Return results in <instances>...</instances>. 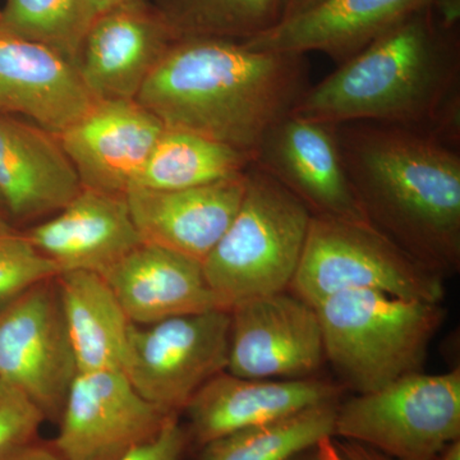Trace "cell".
Segmentation results:
<instances>
[{
    "label": "cell",
    "mask_w": 460,
    "mask_h": 460,
    "mask_svg": "<svg viewBox=\"0 0 460 460\" xmlns=\"http://www.w3.org/2000/svg\"><path fill=\"white\" fill-rule=\"evenodd\" d=\"M95 102L71 59L40 42L0 33V114L59 135Z\"/></svg>",
    "instance_id": "17"
},
{
    "label": "cell",
    "mask_w": 460,
    "mask_h": 460,
    "mask_svg": "<svg viewBox=\"0 0 460 460\" xmlns=\"http://www.w3.org/2000/svg\"><path fill=\"white\" fill-rule=\"evenodd\" d=\"M140 2V0H84L83 4V29L84 35L86 30L89 29L91 23L113 11L115 8L123 7V5L131 4V3ZM84 39V38H83Z\"/></svg>",
    "instance_id": "32"
},
{
    "label": "cell",
    "mask_w": 460,
    "mask_h": 460,
    "mask_svg": "<svg viewBox=\"0 0 460 460\" xmlns=\"http://www.w3.org/2000/svg\"><path fill=\"white\" fill-rule=\"evenodd\" d=\"M164 129L137 100H96L57 136L84 189L126 195Z\"/></svg>",
    "instance_id": "14"
},
{
    "label": "cell",
    "mask_w": 460,
    "mask_h": 460,
    "mask_svg": "<svg viewBox=\"0 0 460 460\" xmlns=\"http://www.w3.org/2000/svg\"><path fill=\"white\" fill-rule=\"evenodd\" d=\"M44 422L41 411L27 396L0 380V453L36 440Z\"/></svg>",
    "instance_id": "28"
},
{
    "label": "cell",
    "mask_w": 460,
    "mask_h": 460,
    "mask_svg": "<svg viewBox=\"0 0 460 460\" xmlns=\"http://www.w3.org/2000/svg\"><path fill=\"white\" fill-rule=\"evenodd\" d=\"M84 0H5L0 33L40 42L77 66L84 38Z\"/></svg>",
    "instance_id": "26"
},
{
    "label": "cell",
    "mask_w": 460,
    "mask_h": 460,
    "mask_svg": "<svg viewBox=\"0 0 460 460\" xmlns=\"http://www.w3.org/2000/svg\"><path fill=\"white\" fill-rule=\"evenodd\" d=\"M172 417L142 398L122 371L77 372L51 444L63 460H119Z\"/></svg>",
    "instance_id": "10"
},
{
    "label": "cell",
    "mask_w": 460,
    "mask_h": 460,
    "mask_svg": "<svg viewBox=\"0 0 460 460\" xmlns=\"http://www.w3.org/2000/svg\"><path fill=\"white\" fill-rule=\"evenodd\" d=\"M335 445H337L339 456L341 460H396L372 449V447L353 443V441L335 440Z\"/></svg>",
    "instance_id": "33"
},
{
    "label": "cell",
    "mask_w": 460,
    "mask_h": 460,
    "mask_svg": "<svg viewBox=\"0 0 460 460\" xmlns=\"http://www.w3.org/2000/svg\"><path fill=\"white\" fill-rule=\"evenodd\" d=\"M323 0H284V12L281 20L302 13V12L314 7V5L319 4Z\"/></svg>",
    "instance_id": "35"
},
{
    "label": "cell",
    "mask_w": 460,
    "mask_h": 460,
    "mask_svg": "<svg viewBox=\"0 0 460 460\" xmlns=\"http://www.w3.org/2000/svg\"><path fill=\"white\" fill-rule=\"evenodd\" d=\"M432 0H323L314 7L281 20L268 31L242 41L275 53H323L339 65L365 49Z\"/></svg>",
    "instance_id": "19"
},
{
    "label": "cell",
    "mask_w": 460,
    "mask_h": 460,
    "mask_svg": "<svg viewBox=\"0 0 460 460\" xmlns=\"http://www.w3.org/2000/svg\"><path fill=\"white\" fill-rule=\"evenodd\" d=\"M229 311L214 308L129 330L122 372L142 398L171 416L226 371Z\"/></svg>",
    "instance_id": "8"
},
{
    "label": "cell",
    "mask_w": 460,
    "mask_h": 460,
    "mask_svg": "<svg viewBox=\"0 0 460 460\" xmlns=\"http://www.w3.org/2000/svg\"><path fill=\"white\" fill-rule=\"evenodd\" d=\"M14 232V229L12 228L11 224L8 223V220L5 219L4 215L0 211V234H5V233Z\"/></svg>",
    "instance_id": "37"
},
{
    "label": "cell",
    "mask_w": 460,
    "mask_h": 460,
    "mask_svg": "<svg viewBox=\"0 0 460 460\" xmlns=\"http://www.w3.org/2000/svg\"><path fill=\"white\" fill-rule=\"evenodd\" d=\"M339 151L372 226L445 278L460 268V154L389 124L335 126Z\"/></svg>",
    "instance_id": "2"
},
{
    "label": "cell",
    "mask_w": 460,
    "mask_h": 460,
    "mask_svg": "<svg viewBox=\"0 0 460 460\" xmlns=\"http://www.w3.org/2000/svg\"><path fill=\"white\" fill-rule=\"evenodd\" d=\"M56 278L0 310V380L27 396L45 420L58 423L78 371Z\"/></svg>",
    "instance_id": "9"
},
{
    "label": "cell",
    "mask_w": 460,
    "mask_h": 460,
    "mask_svg": "<svg viewBox=\"0 0 460 460\" xmlns=\"http://www.w3.org/2000/svg\"><path fill=\"white\" fill-rule=\"evenodd\" d=\"M156 4L140 0L96 18L84 32L77 69L95 100H136L177 41Z\"/></svg>",
    "instance_id": "13"
},
{
    "label": "cell",
    "mask_w": 460,
    "mask_h": 460,
    "mask_svg": "<svg viewBox=\"0 0 460 460\" xmlns=\"http://www.w3.org/2000/svg\"><path fill=\"white\" fill-rule=\"evenodd\" d=\"M289 460H341L339 456L335 438H328L323 443L308 447Z\"/></svg>",
    "instance_id": "34"
},
{
    "label": "cell",
    "mask_w": 460,
    "mask_h": 460,
    "mask_svg": "<svg viewBox=\"0 0 460 460\" xmlns=\"http://www.w3.org/2000/svg\"><path fill=\"white\" fill-rule=\"evenodd\" d=\"M25 235L60 272L104 274L142 243L126 195L84 187L62 210Z\"/></svg>",
    "instance_id": "18"
},
{
    "label": "cell",
    "mask_w": 460,
    "mask_h": 460,
    "mask_svg": "<svg viewBox=\"0 0 460 460\" xmlns=\"http://www.w3.org/2000/svg\"><path fill=\"white\" fill-rule=\"evenodd\" d=\"M186 426H181L180 417H172L162 431L138 445L119 460H184L190 447Z\"/></svg>",
    "instance_id": "29"
},
{
    "label": "cell",
    "mask_w": 460,
    "mask_h": 460,
    "mask_svg": "<svg viewBox=\"0 0 460 460\" xmlns=\"http://www.w3.org/2000/svg\"><path fill=\"white\" fill-rule=\"evenodd\" d=\"M341 385L320 378L261 380L224 371L208 381L183 411L190 444L201 447L238 429L341 402Z\"/></svg>",
    "instance_id": "15"
},
{
    "label": "cell",
    "mask_w": 460,
    "mask_h": 460,
    "mask_svg": "<svg viewBox=\"0 0 460 460\" xmlns=\"http://www.w3.org/2000/svg\"><path fill=\"white\" fill-rule=\"evenodd\" d=\"M311 214L255 164L234 219L202 261L220 310L289 289L304 252Z\"/></svg>",
    "instance_id": "5"
},
{
    "label": "cell",
    "mask_w": 460,
    "mask_h": 460,
    "mask_svg": "<svg viewBox=\"0 0 460 460\" xmlns=\"http://www.w3.org/2000/svg\"><path fill=\"white\" fill-rule=\"evenodd\" d=\"M156 5L178 40H250L279 23L284 12V0H159Z\"/></svg>",
    "instance_id": "25"
},
{
    "label": "cell",
    "mask_w": 460,
    "mask_h": 460,
    "mask_svg": "<svg viewBox=\"0 0 460 460\" xmlns=\"http://www.w3.org/2000/svg\"><path fill=\"white\" fill-rule=\"evenodd\" d=\"M230 313L226 372L261 380L314 377L325 359L316 307L290 290L257 296Z\"/></svg>",
    "instance_id": "11"
},
{
    "label": "cell",
    "mask_w": 460,
    "mask_h": 460,
    "mask_svg": "<svg viewBox=\"0 0 460 460\" xmlns=\"http://www.w3.org/2000/svg\"><path fill=\"white\" fill-rule=\"evenodd\" d=\"M60 274L25 234L16 230L0 234V310L42 281Z\"/></svg>",
    "instance_id": "27"
},
{
    "label": "cell",
    "mask_w": 460,
    "mask_h": 460,
    "mask_svg": "<svg viewBox=\"0 0 460 460\" xmlns=\"http://www.w3.org/2000/svg\"><path fill=\"white\" fill-rule=\"evenodd\" d=\"M246 181L247 172L193 189L132 187L126 199L142 243L166 248L202 263L234 219Z\"/></svg>",
    "instance_id": "16"
},
{
    "label": "cell",
    "mask_w": 460,
    "mask_h": 460,
    "mask_svg": "<svg viewBox=\"0 0 460 460\" xmlns=\"http://www.w3.org/2000/svg\"><path fill=\"white\" fill-rule=\"evenodd\" d=\"M253 164L298 199L311 217L370 223L345 172L335 126L288 115L266 133Z\"/></svg>",
    "instance_id": "12"
},
{
    "label": "cell",
    "mask_w": 460,
    "mask_h": 460,
    "mask_svg": "<svg viewBox=\"0 0 460 460\" xmlns=\"http://www.w3.org/2000/svg\"><path fill=\"white\" fill-rule=\"evenodd\" d=\"M83 190L56 133L0 114V199L21 222L57 214Z\"/></svg>",
    "instance_id": "20"
},
{
    "label": "cell",
    "mask_w": 460,
    "mask_h": 460,
    "mask_svg": "<svg viewBox=\"0 0 460 460\" xmlns=\"http://www.w3.org/2000/svg\"><path fill=\"white\" fill-rule=\"evenodd\" d=\"M325 359L356 394L376 392L422 372L445 320L441 304L353 290L316 305Z\"/></svg>",
    "instance_id": "4"
},
{
    "label": "cell",
    "mask_w": 460,
    "mask_h": 460,
    "mask_svg": "<svg viewBox=\"0 0 460 460\" xmlns=\"http://www.w3.org/2000/svg\"><path fill=\"white\" fill-rule=\"evenodd\" d=\"M459 113L458 38L438 25L431 4L311 84L292 111L332 126L371 122L417 129L436 140Z\"/></svg>",
    "instance_id": "3"
},
{
    "label": "cell",
    "mask_w": 460,
    "mask_h": 460,
    "mask_svg": "<svg viewBox=\"0 0 460 460\" xmlns=\"http://www.w3.org/2000/svg\"><path fill=\"white\" fill-rule=\"evenodd\" d=\"M436 460H460V438L447 445Z\"/></svg>",
    "instance_id": "36"
},
{
    "label": "cell",
    "mask_w": 460,
    "mask_h": 460,
    "mask_svg": "<svg viewBox=\"0 0 460 460\" xmlns=\"http://www.w3.org/2000/svg\"><path fill=\"white\" fill-rule=\"evenodd\" d=\"M253 162L252 155L228 145L165 128L132 187L175 190L208 186L246 174Z\"/></svg>",
    "instance_id": "23"
},
{
    "label": "cell",
    "mask_w": 460,
    "mask_h": 460,
    "mask_svg": "<svg viewBox=\"0 0 460 460\" xmlns=\"http://www.w3.org/2000/svg\"><path fill=\"white\" fill-rule=\"evenodd\" d=\"M334 438L396 460H436L460 438V370L423 372L338 404Z\"/></svg>",
    "instance_id": "7"
},
{
    "label": "cell",
    "mask_w": 460,
    "mask_h": 460,
    "mask_svg": "<svg viewBox=\"0 0 460 460\" xmlns=\"http://www.w3.org/2000/svg\"><path fill=\"white\" fill-rule=\"evenodd\" d=\"M310 83L305 56L217 38L180 39L137 100L165 128L204 136L250 154L295 111Z\"/></svg>",
    "instance_id": "1"
},
{
    "label": "cell",
    "mask_w": 460,
    "mask_h": 460,
    "mask_svg": "<svg viewBox=\"0 0 460 460\" xmlns=\"http://www.w3.org/2000/svg\"><path fill=\"white\" fill-rule=\"evenodd\" d=\"M314 307L329 296L377 290L441 304L444 277L429 270L370 223L311 217L289 289Z\"/></svg>",
    "instance_id": "6"
},
{
    "label": "cell",
    "mask_w": 460,
    "mask_h": 460,
    "mask_svg": "<svg viewBox=\"0 0 460 460\" xmlns=\"http://www.w3.org/2000/svg\"><path fill=\"white\" fill-rule=\"evenodd\" d=\"M339 402L317 405L215 438L199 447L196 460H289L334 438Z\"/></svg>",
    "instance_id": "24"
},
{
    "label": "cell",
    "mask_w": 460,
    "mask_h": 460,
    "mask_svg": "<svg viewBox=\"0 0 460 460\" xmlns=\"http://www.w3.org/2000/svg\"><path fill=\"white\" fill-rule=\"evenodd\" d=\"M0 460H63L54 449L53 444L36 440L17 445L0 453Z\"/></svg>",
    "instance_id": "30"
},
{
    "label": "cell",
    "mask_w": 460,
    "mask_h": 460,
    "mask_svg": "<svg viewBox=\"0 0 460 460\" xmlns=\"http://www.w3.org/2000/svg\"><path fill=\"white\" fill-rule=\"evenodd\" d=\"M102 277L135 325L217 308L201 262L154 244L133 248Z\"/></svg>",
    "instance_id": "21"
},
{
    "label": "cell",
    "mask_w": 460,
    "mask_h": 460,
    "mask_svg": "<svg viewBox=\"0 0 460 460\" xmlns=\"http://www.w3.org/2000/svg\"><path fill=\"white\" fill-rule=\"evenodd\" d=\"M431 9L444 31L456 32L460 20V0H432Z\"/></svg>",
    "instance_id": "31"
},
{
    "label": "cell",
    "mask_w": 460,
    "mask_h": 460,
    "mask_svg": "<svg viewBox=\"0 0 460 460\" xmlns=\"http://www.w3.org/2000/svg\"><path fill=\"white\" fill-rule=\"evenodd\" d=\"M56 280L77 371H122L132 323L107 281L91 271Z\"/></svg>",
    "instance_id": "22"
}]
</instances>
